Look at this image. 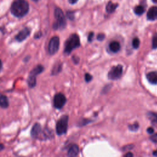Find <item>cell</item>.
I'll list each match as a JSON object with an SVG mask.
<instances>
[{
  "instance_id": "cell-32",
  "label": "cell",
  "mask_w": 157,
  "mask_h": 157,
  "mask_svg": "<svg viewBox=\"0 0 157 157\" xmlns=\"http://www.w3.org/2000/svg\"><path fill=\"white\" fill-rule=\"evenodd\" d=\"M4 148V146L3 144H0V151H3V150Z\"/></svg>"
},
{
  "instance_id": "cell-18",
  "label": "cell",
  "mask_w": 157,
  "mask_h": 157,
  "mask_svg": "<svg viewBox=\"0 0 157 157\" xmlns=\"http://www.w3.org/2000/svg\"><path fill=\"white\" fill-rule=\"evenodd\" d=\"M144 12H145V9L144 7L142 6H136L134 9V12L136 15L141 16L142 13H144Z\"/></svg>"
},
{
  "instance_id": "cell-20",
  "label": "cell",
  "mask_w": 157,
  "mask_h": 157,
  "mask_svg": "<svg viewBox=\"0 0 157 157\" xmlns=\"http://www.w3.org/2000/svg\"><path fill=\"white\" fill-rule=\"evenodd\" d=\"M139 124H137V123H135V124H134L133 125L129 126V129L133 131H135L138 130V129H139Z\"/></svg>"
},
{
  "instance_id": "cell-4",
  "label": "cell",
  "mask_w": 157,
  "mask_h": 157,
  "mask_svg": "<svg viewBox=\"0 0 157 157\" xmlns=\"http://www.w3.org/2000/svg\"><path fill=\"white\" fill-rule=\"evenodd\" d=\"M44 67L42 65H38L31 71L28 79V84L30 88L35 87L36 85V76L43 72Z\"/></svg>"
},
{
  "instance_id": "cell-30",
  "label": "cell",
  "mask_w": 157,
  "mask_h": 157,
  "mask_svg": "<svg viewBox=\"0 0 157 157\" xmlns=\"http://www.w3.org/2000/svg\"><path fill=\"white\" fill-rule=\"evenodd\" d=\"M133 156V153H131V152H128V153H126L125 155V156H126V157H132Z\"/></svg>"
},
{
  "instance_id": "cell-2",
  "label": "cell",
  "mask_w": 157,
  "mask_h": 157,
  "mask_svg": "<svg viewBox=\"0 0 157 157\" xmlns=\"http://www.w3.org/2000/svg\"><path fill=\"white\" fill-rule=\"evenodd\" d=\"M79 37L76 34H73L67 39L65 45V53L70 54L74 49L80 47Z\"/></svg>"
},
{
  "instance_id": "cell-13",
  "label": "cell",
  "mask_w": 157,
  "mask_h": 157,
  "mask_svg": "<svg viewBox=\"0 0 157 157\" xmlns=\"http://www.w3.org/2000/svg\"><path fill=\"white\" fill-rule=\"evenodd\" d=\"M79 153V147L76 145L74 144L71 146V147L68 150V152H67V155L71 157H74L78 155Z\"/></svg>"
},
{
  "instance_id": "cell-15",
  "label": "cell",
  "mask_w": 157,
  "mask_h": 157,
  "mask_svg": "<svg viewBox=\"0 0 157 157\" xmlns=\"http://www.w3.org/2000/svg\"><path fill=\"white\" fill-rule=\"evenodd\" d=\"M109 49L112 52L117 53L120 49V44L117 41H112L109 44Z\"/></svg>"
},
{
  "instance_id": "cell-17",
  "label": "cell",
  "mask_w": 157,
  "mask_h": 157,
  "mask_svg": "<svg viewBox=\"0 0 157 157\" xmlns=\"http://www.w3.org/2000/svg\"><path fill=\"white\" fill-rule=\"evenodd\" d=\"M147 117L152 122L157 124V113L150 112L147 114Z\"/></svg>"
},
{
  "instance_id": "cell-26",
  "label": "cell",
  "mask_w": 157,
  "mask_h": 157,
  "mask_svg": "<svg viewBox=\"0 0 157 157\" xmlns=\"http://www.w3.org/2000/svg\"><path fill=\"white\" fill-rule=\"evenodd\" d=\"M105 38V35H104V34H99V35H98L97 36V39L98 40H103Z\"/></svg>"
},
{
  "instance_id": "cell-9",
  "label": "cell",
  "mask_w": 157,
  "mask_h": 157,
  "mask_svg": "<svg viewBox=\"0 0 157 157\" xmlns=\"http://www.w3.org/2000/svg\"><path fill=\"white\" fill-rule=\"evenodd\" d=\"M30 29L28 28H25L17 34L15 39L18 42H22L30 36Z\"/></svg>"
},
{
  "instance_id": "cell-25",
  "label": "cell",
  "mask_w": 157,
  "mask_h": 157,
  "mask_svg": "<svg viewBox=\"0 0 157 157\" xmlns=\"http://www.w3.org/2000/svg\"><path fill=\"white\" fill-rule=\"evenodd\" d=\"M67 17L69 18L70 20H73L74 18V13L72 12H67Z\"/></svg>"
},
{
  "instance_id": "cell-31",
  "label": "cell",
  "mask_w": 157,
  "mask_h": 157,
  "mask_svg": "<svg viewBox=\"0 0 157 157\" xmlns=\"http://www.w3.org/2000/svg\"><path fill=\"white\" fill-rule=\"evenodd\" d=\"M78 1V0H69V2L70 4H74L75 3H76Z\"/></svg>"
},
{
  "instance_id": "cell-3",
  "label": "cell",
  "mask_w": 157,
  "mask_h": 157,
  "mask_svg": "<svg viewBox=\"0 0 157 157\" xmlns=\"http://www.w3.org/2000/svg\"><path fill=\"white\" fill-rule=\"evenodd\" d=\"M54 15L56 18V22L53 24V28L55 30L65 28L66 22L62 10L60 8H56L55 10Z\"/></svg>"
},
{
  "instance_id": "cell-28",
  "label": "cell",
  "mask_w": 157,
  "mask_h": 157,
  "mask_svg": "<svg viewBox=\"0 0 157 157\" xmlns=\"http://www.w3.org/2000/svg\"><path fill=\"white\" fill-rule=\"evenodd\" d=\"M147 131L148 133L149 134H153L154 133V129L152 128H148V129H147Z\"/></svg>"
},
{
  "instance_id": "cell-34",
  "label": "cell",
  "mask_w": 157,
  "mask_h": 157,
  "mask_svg": "<svg viewBox=\"0 0 157 157\" xmlns=\"http://www.w3.org/2000/svg\"><path fill=\"white\" fill-rule=\"evenodd\" d=\"M2 68V62H1V60H0V71H1Z\"/></svg>"
},
{
  "instance_id": "cell-24",
  "label": "cell",
  "mask_w": 157,
  "mask_h": 157,
  "mask_svg": "<svg viewBox=\"0 0 157 157\" xmlns=\"http://www.w3.org/2000/svg\"><path fill=\"white\" fill-rule=\"evenodd\" d=\"M151 140L153 142H155V143H157V133L152 135L151 137Z\"/></svg>"
},
{
  "instance_id": "cell-27",
  "label": "cell",
  "mask_w": 157,
  "mask_h": 157,
  "mask_svg": "<svg viewBox=\"0 0 157 157\" xmlns=\"http://www.w3.org/2000/svg\"><path fill=\"white\" fill-rule=\"evenodd\" d=\"M93 36H94V33L93 32L90 33L89 34V35H88V40L89 42H92V40H93Z\"/></svg>"
},
{
  "instance_id": "cell-21",
  "label": "cell",
  "mask_w": 157,
  "mask_h": 157,
  "mask_svg": "<svg viewBox=\"0 0 157 157\" xmlns=\"http://www.w3.org/2000/svg\"><path fill=\"white\" fill-rule=\"evenodd\" d=\"M152 47H153V49H157V33L155 34L153 37Z\"/></svg>"
},
{
  "instance_id": "cell-16",
  "label": "cell",
  "mask_w": 157,
  "mask_h": 157,
  "mask_svg": "<svg viewBox=\"0 0 157 157\" xmlns=\"http://www.w3.org/2000/svg\"><path fill=\"white\" fill-rule=\"evenodd\" d=\"M118 6L117 4H114L112 2H109L106 6V11L109 13H112L117 9Z\"/></svg>"
},
{
  "instance_id": "cell-7",
  "label": "cell",
  "mask_w": 157,
  "mask_h": 157,
  "mask_svg": "<svg viewBox=\"0 0 157 157\" xmlns=\"http://www.w3.org/2000/svg\"><path fill=\"white\" fill-rule=\"evenodd\" d=\"M60 46V39L58 36H54L51 38L50 40L49 46H48V50L50 54L53 55L56 53L58 49Z\"/></svg>"
},
{
  "instance_id": "cell-6",
  "label": "cell",
  "mask_w": 157,
  "mask_h": 157,
  "mask_svg": "<svg viewBox=\"0 0 157 157\" xmlns=\"http://www.w3.org/2000/svg\"><path fill=\"white\" fill-rule=\"evenodd\" d=\"M123 72L122 66L119 65L114 66L108 73V77L111 80H117L121 76Z\"/></svg>"
},
{
  "instance_id": "cell-14",
  "label": "cell",
  "mask_w": 157,
  "mask_h": 157,
  "mask_svg": "<svg viewBox=\"0 0 157 157\" xmlns=\"http://www.w3.org/2000/svg\"><path fill=\"white\" fill-rule=\"evenodd\" d=\"M9 105L8 97L0 93V106L3 108H7Z\"/></svg>"
},
{
  "instance_id": "cell-35",
  "label": "cell",
  "mask_w": 157,
  "mask_h": 157,
  "mask_svg": "<svg viewBox=\"0 0 157 157\" xmlns=\"http://www.w3.org/2000/svg\"><path fill=\"white\" fill-rule=\"evenodd\" d=\"M32 1H35V2H38V1H39V0H32Z\"/></svg>"
},
{
  "instance_id": "cell-29",
  "label": "cell",
  "mask_w": 157,
  "mask_h": 157,
  "mask_svg": "<svg viewBox=\"0 0 157 157\" xmlns=\"http://www.w3.org/2000/svg\"><path fill=\"white\" fill-rule=\"evenodd\" d=\"M42 36V33H40V32H39V33H38L37 34H36V35L35 36V38H36V39H38V38H39L40 36Z\"/></svg>"
},
{
  "instance_id": "cell-33",
  "label": "cell",
  "mask_w": 157,
  "mask_h": 157,
  "mask_svg": "<svg viewBox=\"0 0 157 157\" xmlns=\"http://www.w3.org/2000/svg\"><path fill=\"white\" fill-rule=\"evenodd\" d=\"M153 155L154 156H157V150H156V151H154V152H153Z\"/></svg>"
},
{
  "instance_id": "cell-11",
  "label": "cell",
  "mask_w": 157,
  "mask_h": 157,
  "mask_svg": "<svg viewBox=\"0 0 157 157\" xmlns=\"http://www.w3.org/2000/svg\"><path fill=\"white\" fill-rule=\"evenodd\" d=\"M147 17L149 20H155L157 19V7L153 6L150 8L147 12Z\"/></svg>"
},
{
  "instance_id": "cell-5",
  "label": "cell",
  "mask_w": 157,
  "mask_h": 157,
  "mask_svg": "<svg viewBox=\"0 0 157 157\" xmlns=\"http://www.w3.org/2000/svg\"><path fill=\"white\" fill-rule=\"evenodd\" d=\"M68 116L63 115L57 121L56 125V131L58 135L65 134L67 130Z\"/></svg>"
},
{
  "instance_id": "cell-22",
  "label": "cell",
  "mask_w": 157,
  "mask_h": 157,
  "mask_svg": "<svg viewBox=\"0 0 157 157\" xmlns=\"http://www.w3.org/2000/svg\"><path fill=\"white\" fill-rule=\"evenodd\" d=\"M61 65H58L57 66H56L55 67L53 68V71H52V74H57V73H58L60 70H61Z\"/></svg>"
},
{
  "instance_id": "cell-19",
  "label": "cell",
  "mask_w": 157,
  "mask_h": 157,
  "mask_svg": "<svg viewBox=\"0 0 157 157\" xmlns=\"http://www.w3.org/2000/svg\"><path fill=\"white\" fill-rule=\"evenodd\" d=\"M132 45H133V47H134V49H138V47H139V45H140L139 39L138 38H134L133 40V42H132Z\"/></svg>"
},
{
  "instance_id": "cell-12",
  "label": "cell",
  "mask_w": 157,
  "mask_h": 157,
  "mask_svg": "<svg viewBox=\"0 0 157 157\" xmlns=\"http://www.w3.org/2000/svg\"><path fill=\"white\" fill-rule=\"evenodd\" d=\"M147 79L150 83L157 84V72H151L147 74Z\"/></svg>"
},
{
  "instance_id": "cell-10",
  "label": "cell",
  "mask_w": 157,
  "mask_h": 157,
  "mask_svg": "<svg viewBox=\"0 0 157 157\" xmlns=\"http://www.w3.org/2000/svg\"><path fill=\"white\" fill-rule=\"evenodd\" d=\"M43 130L41 128V126L39 124H35L33 125L31 131V135L33 138H39L40 134H42Z\"/></svg>"
},
{
  "instance_id": "cell-8",
  "label": "cell",
  "mask_w": 157,
  "mask_h": 157,
  "mask_svg": "<svg viewBox=\"0 0 157 157\" xmlns=\"http://www.w3.org/2000/svg\"><path fill=\"white\" fill-rule=\"evenodd\" d=\"M66 102V98L62 93H57L55 95L53 98V106L56 109H60L62 108Z\"/></svg>"
},
{
  "instance_id": "cell-1",
  "label": "cell",
  "mask_w": 157,
  "mask_h": 157,
  "mask_svg": "<svg viewBox=\"0 0 157 157\" xmlns=\"http://www.w3.org/2000/svg\"><path fill=\"white\" fill-rule=\"evenodd\" d=\"M11 11L16 17H23L29 11V4L25 0H16L13 2Z\"/></svg>"
},
{
  "instance_id": "cell-23",
  "label": "cell",
  "mask_w": 157,
  "mask_h": 157,
  "mask_svg": "<svg viewBox=\"0 0 157 157\" xmlns=\"http://www.w3.org/2000/svg\"><path fill=\"white\" fill-rule=\"evenodd\" d=\"M92 76L90 74H89L88 73H86L85 74V80L87 82H89L90 81L92 80Z\"/></svg>"
}]
</instances>
